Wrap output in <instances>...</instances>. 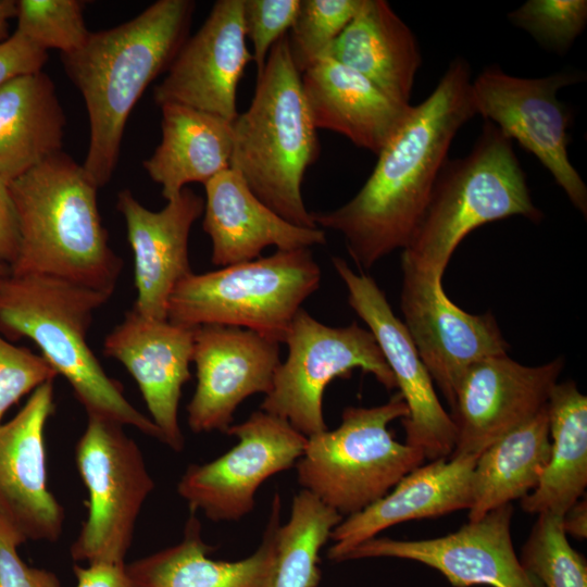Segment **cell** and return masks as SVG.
<instances>
[{
  "mask_svg": "<svg viewBox=\"0 0 587 587\" xmlns=\"http://www.w3.org/2000/svg\"><path fill=\"white\" fill-rule=\"evenodd\" d=\"M476 110L471 68L455 58L437 86L412 111L377 154L371 175L344 205L311 212L315 225L342 235L361 271L404 249L428 203L437 177L459 129Z\"/></svg>",
  "mask_w": 587,
  "mask_h": 587,
  "instance_id": "1",
  "label": "cell"
},
{
  "mask_svg": "<svg viewBox=\"0 0 587 587\" xmlns=\"http://www.w3.org/2000/svg\"><path fill=\"white\" fill-rule=\"evenodd\" d=\"M195 8L191 0H159L118 26L90 32L83 47L61 54L86 104L89 145L83 167L98 188L117 165L135 104L188 38Z\"/></svg>",
  "mask_w": 587,
  "mask_h": 587,
  "instance_id": "2",
  "label": "cell"
},
{
  "mask_svg": "<svg viewBox=\"0 0 587 587\" xmlns=\"http://www.w3.org/2000/svg\"><path fill=\"white\" fill-rule=\"evenodd\" d=\"M20 226L12 274H40L113 294L123 262L112 250L98 186L61 151L9 183Z\"/></svg>",
  "mask_w": 587,
  "mask_h": 587,
  "instance_id": "3",
  "label": "cell"
},
{
  "mask_svg": "<svg viewBox=\"0 0 587 587\" xmlns=\"http://www.w3.org/2000/svg\"><path fill=\"white\" fill-rule=\"evenodd\" d=\"M111 296L58 277L9 273L0 280V332L34 341L87 415L129 425L162 441L159 428L127 400L87 341L95 313Z\"/></svg>",
  "mask_w": 587,
  "mask_h": 587,
  "instance_id": "4",
  "label": "cell"
},
{
  "mask_svg": "<svg viewBox=\"0 0 587 587\" xmlns=\"http://www.w3.org/2000/svg\"><path fill=\"white\" fill-rule=\"evenodd\" d=\"M287 34L271 48L249 108L233 122L230 167L284 220L316 228L301 187L321 147Z\"/></svg>",
  "mask_w": 587,
  "mask_h": 587,
  "instance_id": "5",
  "label": "cell"
},
{
  "mask_svg": "<svg viewBox=\"0 0 587 587\" xmlns=\"http://www.w3.org/2000/svg\"><path fill=\"white\" fill-rule=\"evenodd\" d=\"M539 223L512 141L485 121L470 153L447 160L425 211L402 250L401 264L442 280L459 243L477 227L510 216Z\"/></svg>",
  "mask_w": 587,
  "mask_h": 587,
  "instance_id": "6",
  "label": "cell"
},
{
  "mask_svg": "<svg viewBox=\"0 0 587 587\" xmlns=\"http://www.w3.org/2000/svg\"><path fill=\"white\" fill-rule=\"evenodd\" d=\"M321 277L311 248L277 250L216 271L191 273L173 290L167 321L189 328L236 326L284 342Z\"/></svg>",
  "mask_w": 587,
  "mask_h": 587,
  "instance_id": "7",
  "label": "cell"
},
{
  "mask_svg": "<svg viewBox=\"0 0 587 587\" xmlns=\"http://www.w3.org/2000/svg\"><path fill=\"white\" fill-rule=\"evenodd\" d=\"M407 415L399 392L382 405L347 407L336 429L308 437L296 463L299 484L341 516L371 505L425 460L421 449L397 441L388 429Z\"/></svg>",
  "mask_w": 587,
  "mask_h": 587,
  "instance_id": "8",
  "label": "cell"
},
{
  "mask_svg": "<svg viewBox=\"0 0 587 587\" xmlns=\"http://www.w3.org/2000/svg\"><path fill=\"white\" fill-rule=\"evenodd\" d=\"M123 427L88 415L75 446V463L89 500L87 517L71 547L74 561L124 564L137 517L154 488L139 447Z\"/></svg>",
  "mask_w": 587,
  "mask_h": 587,
  "instance_id": "9",
  "label": "cell"
},
{
  "mask_svg": "<svg viewBox=\"0 0 587 587\" xmlns=\"http://www.w3.org/2000/svg\"><path fill=\"white\" fill-rule=\"evenodd\" d=\"M288 357L276 370L271 391L260 410L286 420L310 437L326 430L323 394L335 378L354 369L372 374L387 390L397 383L372 333L353 322L334 327L316 321L302 308L284 340Z\"/></svg>",
  "mask_w": 587,
  "mask_h": 587,
  "instance_id": "10",
  "label": "cell"
},
{
  "mask_svg": "<svg viewBox=\"0 0 587 587\" xmlns=\"http://www.w3.org/2000/svg\"><path fill=\"white\" fill-rule=\"evenodd\" d=\"M582 78L573 71L524 78L491 65L472 80V95L476 114L534 154L586 217L587 187L567 153L571 113L557 96Z\"/></svg>",
  "mask_w": 587,
  "mask_h": 587,
  "instance_id": "11",
  "label": "cell"
},
{
  "mask_svg": "<svg viewBox=\"0 0 587 587\" xmlns=\"http://www.w3.org/2000/svg\"><path fill=\"white\" fill-rule=\"evenodd\" d=\"M226 434L237 437V444L213 461L189 465L177 484L190 512L201 511L214 522L239 521L250 513L259 487L296 464L308 441L286 420L262 410Z\"/></svg>",
  "mask_w": 587,
  "mask_h": 587,
  "instance_id": "12",
  "label": "cell"
},
{
  "mask_svg": "<svg viewBox=\"0 0 587 587\" xmlns=\"http://www.w3.org/2000/svg\"><path fill=\"white\" fill-rule=\"evenodd\" d=\"M332 261L347 288L349 305L374 336L407 404L408 415L401 420L405 444L421 449L430 461L449 458L457 440L454 422L442 408L403 322L371 276L355 273L339 257Z\"/></svg>",
  "mask_w": 587,
  "mask_h": 587,
  "instance_id": "13",
  "label": "cell"
},
{
  "mask_svg": "<svg viewBox=\"0 0 587 587\" xmlns=\"http://www.w3.org/2000/svg\"><path fill=\"white\" fill-rule=\"evenodd\" d=\"M403 324L433 382L452 408L465 373L478 361L507 354L491 312L470 314L446 295L441 279L401 264Z\"/></svg>",
  "mask_w": 587,
  "mask_h": 587,
  "instance_id": "14",
  "label": "cell"
},
{
  "mask_svg": "<svg viewBox=\"0 0 587 587\" xmlns=\"http://www.w3.org/2000/svg\"><path fill=\"white\" fill-rule=\"evenodd\" d=\"M563 367L562 358L527 366L508 354L488 357L471 366L452 407L457 440L450 457L478 455L537 415L547 407Z\"/></svg>",
  "mask_w": 587,
  "mask_h": 587,
  "instance_id": "15",
  "label": "cell"
},
{
  "mask_svg": "<svg viewBox=\"0 0 587 587\" xmlns=\"http://www.w3.org/2000/svg\"><path fill=\"white\" fill-rule=\"evenodd\" d=\"M279 344L236 326L196 327L192 362L197 385L187 405L190 429L197 434H226L245 399L254 394L267 395L280 364Z\"/></svg>",
  "mask_w": 587,
  "mask_h": 587,
  "instance_id": "16",
  "label": "cell"
},
{
  "mask_svg": "<svg viewBox=\"0 0 587 587\" xmlns=\"http://www.w3.org/2000/svg\"><path fill=\"white\" fill-rule=\"evenodd\" d=\"M512 516L513 505L508 503L442 537L420 540L374 537L352 549L345 560L377 557L413 560L439 571L454 587H542L515 554Z\"/></svg>",
  "mask_w": 587,
  "mask_h": 587,
  "instance_id": "17",
  "label": "cell"
},
{
  "mask_svg": "<svg viewBox=\"0 0 587 587\" xmlns=\"http://www.w3.org/2000/svg\"><path fill=\"white\" fill-rule=\"evenodd\" d=\"M53 382L36 388L0 424V517L22 544L55 541L63 529L64 510L47 482L45 428L54 413Z\"/></svg>",
  "mask_w": 587,
  "mask_h": 587,
  "instance_id": "18",
  "label": "cell"
},
{
  "mask_svg": "<svg viewBox=\"0 0 587 587\" xmlns=\"http://www.w3.org/2000/svg\"><path fill=\"white\" fill-rule=\"evenodd\" d=\"M250 61L242 0H218L180 47L153 99L159 105L179 103L234 122L237 86Z\"/></svg>",
  "mask_w": 587,
  "mask_h": 587,
  "instance_id": "19",
  "label": "cell"
},
{
  "mask_svg": "<svg viewBox=\"0 0 587 587\" xmlns=\"http://www.w3.org/2000/svg\"><path fill=\"white\" fill-rule=\"evenodd\" d=\"M193 332L130 309L105 337V357L117 360L133 376L162 442L175 452L184 448L178 422L183 386L191 378Z\"/></svg>",
  "mask_w": 587,
  "mask_h": 587,
  "instance_id": "20",
  "label": "cell"
},
{
  "mask_svg": "<svg viewBox=\"0 0 587 587\" xmlns=\"http://www.w3.org/2000/svg\"><path fill=\"white\" fill-rule=\"evenodd\" d=\"M116 209L125 221L134 257L137 297L133 309L146 317L167 320L173 290L192 273L189 235L203 213L204 199L185 187L162 210L151 211L129 189H123L117 193Z\"/></svg>",
  "mask_w": 587,
  "mask_h": 587,
  "instance_id": "21",
  "label": "cell"
},
{
  "mask_svg": "<svg viewBox=\"0 0 587 587\" xmlns=\"http://www.w3.org/2000/svg\"><path fill=\"white\" fill-rule=\"evenodd\" d=\"M476 454L433 460L402 477L384 497L347 516L333 530L327 557L344 561L362 542L392 525L470 510Z\"/></svg>",
  "mask_w": 587,
  "mask_h": 587,
  "instance_id": "22",
  "label": "cell"
},
{
  "mask_svg": "<svg viewBox=\"0 0 587 587\" xmlns=\"http://www.w3.org/2000/svg\"><path fill=\"white\" fill-rule=\"evenodd\" d=\"M204 189L202 227L216 266L255 260L268 246L294 250L326 242L324 230L296 226L266 207L232 167L212 177Z\"/></svg>",
  "mask_w": 587,
  "mask_h": 587,
  "instance_id": "23",
  "label": "cell"
},
{
  "mask_svg": "<svg viewBox=\"0 0 587 587\" xmlns=\"http://www.w3.org/2000/svg\"><path fill=\"white\" fill-rule=\"evenodd\" d=\"M301 85L316 129L338 133L376 155L402 127L413 107L392 99L369 78L329 57L303 71Z\"/></svg>",
  "mask_w": 587,
  "mask_h": 587,
  "instance_id": "24",
  "label": "cell"
},
{
  "mask_svg": "<svg viewBox=\"0 0 587 587\" xmlns=\"http://www.w3.org/2000/svg\"><path fill=\"white\" fill-rule=\"evenodd\" d=\"M280 525V497H273L262 541L249 557L217 561L209 557L213 546L201 536V524L190 512L183 539L168 548L125 564L137 587H274L275 535Z\"/></svg>",
  "mask_w": 587,
  "mask_h": 587,
  "instance_id": "25",
  "label": "cell"
},
{
  "mask_svg": "<svg viewBox=\"0 0 587 587\" xmlns=\"http://www.w3.org/2000/svg\"><path fill=\"white\" fill-rule=\"evenodd\" d=\"M324 57L355 70L392 99L411 104L422 57L414 34L387 1L363 0Z\"/></svg>",
  "mask_w": 587,
  "mask_h": 587,
  "instance_id": "26",
  "label": "cell"
},
{
  "mask_svg": "<svg viewBox=\"0 0 587 587\" xmlns=\"http://www.w3.org/2000/svg\"><path fill=\"white\" fill-rule=\"evenodd\" d=\"M160 108L161 141L142 166L168 201L187 184L204 185L230 167L233 122L179 103Z\"/></svg>",
  "mask_w": 587,
  "mask_h": 587,
  "instance_id": "27",
  "label": "cell"
},
{
  "mask_svg": "<svg viewBox=\"0 0 587 587\" xmlns=\"http://www.w3.org/2000/svg\"><path fill=\"white\" fill-rule=\"evenodd\" d=\"M66 117L49 75L0 86V178L8 184L62 151Z\"/></svg>",
  "mask_w": 587,
  "mask_h": 587,
  "instance_id": "28",
  "label": "cell"
},
{
  "mask_svg": "<svg viewBox=\"0 0 587 587\" xmlns=\"http://www.w3.org/2000/svg\"><path fill=\"white\" fill-rule=\"evenodd\" d=\"M550 457L537 487L521 499L529 514H563L587 486V397L573 380L557 383L548 404Z\"/></svg>",
  "mask_w": 587,
  "mask_h": 587,
  "instance_id": "29",
  "label": "cell"
},
{
  "mask_svg": "<svg viewBox=\"0 0 587 587\" xmlns=\"http://www.w3.org/2000/svg\"><path fill=\"white\" fill-rule=\"evenodd\" d=\"M550 457L547 407L482 451L473 471L469 521L522 499L540 482Z\"/></svg>",
  "mask_w": 587,
  "mask_h": 587,
  "instance_id": "30",
  "label": "cell"
},
{
  "mask_svg": "<svg viewBox=\"0 0 587 587\" xmlns=\"http://www.w3.org/2000/svg\"><path fill=\"white\" fill-rule=\"evenodd\" d=\"M342 516L309 490L292 499L290 517L275 535L274 587H316L319 554Z\"/></svg>",
  "mask_w": 587,
  "mask_h": 587,
  "instance_id": "31",
  "label": "cell"
},
{
  "mask_svg": "<svg viewBox=\"0 0 587 587\" xmlns=\"http://www.w3.org/2000/svg\"><path fill=\"white\" fill-rule=\"evenodd\" d=\"M519 559L542 587H587L586 559L570 545L560 515L538 514Z\"/></svg>",
  "mask_w": 587,
  "mask_h": 587,
  "instance_id": "32",
  "label": "cell"
},
{
  "mask_svg": "<svg viewBox=\"0 0 587 587\" xmlns=\"http://www.w3.org/2000/svg\"><path fill=\"white\" fill-rule=\"evenodd\" d=\"M15 18V32L45 51L71 53L83 47L90 34L84 2L77 0H18Z\"/></svg>",
  "mask_w": 587,
  "mask_h": 587,
  "instance_id": "33",
  "label": "cell"
},
{
  "mask_svg": "<svg viewBox=\"0 0 587 587\" xmlns=\"http://www.w3.org/2000/svg\"><path fill=\"white\" fill-rule=\"evenodd\" d=\"M362 3L363 0H301L287 34L290 57L300 74L326 54Z\"/></svg>",
  "mask_w": 587,
  "mask_h": 587,
  "instance_id": "34",
  "label": "cell"
},
{
  "mask_svg": "<svg viewBox=\"0 0 587 587\" xmlns=\"http://www.w3.org/2000/svg\"><path fill=\"white\" fill-rule=\"evenodd\" d=\"M542 47L564 54L587 23L586 0H528L508 14Z\"/></svg>",
  "mask_w": 587,
  "mask_h": 587,
  "instance_id": "35",
  "label": "cell"
},
{
  "mask_svg": "<svg viewBox=\"0 0 587 587\" xmlns=\"http://www.w3.org/2000/svg\"><path fill=\"white\" fill-rule=\"evenodd\" d=\"M57 376L41 354L13 345L0 332V422L22 397Z\"/></svg>",
  "mask_w": 587,
  "mask_h": 587,
  "instance_id": "36",
  "label": "cell"
},
{
  "mask_svg": "<svg viewBox=\"0 0 587 587\" xmlns=\"http://www.w3.org/2000/svg\"><path fill=\"white\" fill-rule=\"evenodd\" d=\"M301 0H242L246 39L252 45L257 75L264 68L274 43L291 28Z\"/></svg>",
  "mask_w": 587,
  "mask_h": 587,
  "instance_id": "37",
  "label": "cell"
},
{
  "mask_svg": "<svg viewBox=\"0 0 587 587\" xmlns=\"http://www.w3.org/2000/svg\"><path fill=\"white\" fill-rule=\"evenodd\" d=\"M21 544L0 517V587H61L54 573L29 566L21 559Z\"/></svg>",
  "mask_w": 587,
  "mask_h": 587,
  "instance_id": "38",
  "label": "cell"
},
{
  "mask_svg": "<svg viewBox=\"0 0 587 587\" xmlns=\"http://www.w3.org/2000/svg\"><path fill=\"white\" fill-rule=\"evenodd\" d=\"M47 51L14 32L0 43V86L17 76L42 71Z\"/></svg>",
  "mask_w": 587,
  "mask_h": 587,
  "instance_id": "39",
  "label": "cell"
},
{
  "mask_svg": "<svg viewBox=\"0 0 587 587\" xmlns=\"http://www.w3.org/2000/svg\"><path fill=\"white\" fill-rule=\"evenodd\" d=\"M20 226L9 184L0 178V263L11 267L18 254Z\"/></svg>",
  "mask_w": 587,
  "mask_h": 587,
  "instance_id": "40",
  "label": "cell"
},
{
  "mask_svg": "<svg viewBox=\"0 0 587 587\" xmlns=\"http://www.w3.org/2000/svg\"><path fill=\"white\" fill-rule=\"evenodd\" d=\"M76 587H137L129 577L124 564L74 565Z\"/></svg>",
  "mask_w": 587,
  "mask_h": 587,
  "instance_id": "41",
  "label": "cell"
},
{
  "mask_svg": "<svg viewBox=\"0 0 587 587\" xmlns=\"http://www.w3.org/2000/svg\"><path fill=\"white\" fill-rule=\"evenodd\" d=\"M562 527L566 535L577 539L587 537V502L578 499L562 516Z\"/></svg>",
  "mask_w": 587,
  "mask_h": 587,
  "instance_id": "42",
  "label": "cell"
},
{
  "mask_svg": "<svg viewBox=\"0 0 587 587\" xmlns=\"http://www.w3.org/2000/svg\"><path fill=\"white\" fill-rule=\"evenodd\" d=\"M16 15V1L0 0V43L5 41L11 35L9 22Z\"/></svg>",
  "mask_w": 587,
  "mask_h": 587,
  "instance_id": "43",
  "label": "cell"
},
{
  "mask_svg": "<svg viewBox=\"0 0 587 587\" xmlns=\"http://www.w3.org/2000/svg\"><path fill=\"white\" fill-rule=\"evenodd\" d=\"M10 273V267L0 263V280Z\"/></svg>",
  "mask_w": 587,
  "mask_h": 587,
  "instance_id": "44",
  "label": "cell"
}]
</instances>
